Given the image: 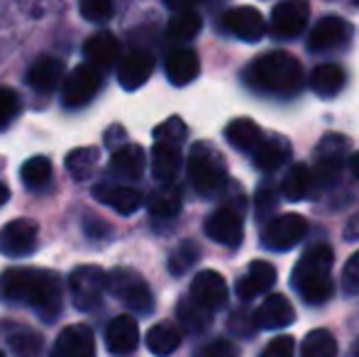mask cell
Returning <instances> with one entry per match:
<instances>
[{"label": "cell", "mask_w": 359, "mask_h": 357, "mask_svg": "<svg viewBox=\"0 0 359 357\" xmlns=\"http://www.w3.org/2000/svg\"><path fill=\"white\" fill-rule=\"evenodd\" d=\"M0 301L27 306L42 321L52 323L62 314V281L49 269H5L0 274Z\"/></svg>", "instance_id": "6da1fadb"}, {"label": "cell", "mask_w": 359, "mask_h": 357, "mask_svg": "<svg viewBox=\"0 0 359 357\" xmlns=\"http://www.w3.org/2000/svg\"><path fill=\"white\" fill-rule=\"evenodd\" d=\"M245 81L259 93L291 98L303 86V69L293 54L266 52L245 69Z\"/></svg>", "instance_id": "7a4b0ae2"}, {"label": "cell", "mask_w": 359, "mask_h": 357, "mask_svg": "<svg viewBox=\"0 0 359 357\" xmlns=\"http://www.w3.org/2000/svg\"><path fill=\"white\" fill-rule=\"evenodd\" d=\"M332 264H335V252L330 245L320 243L308 248L293 267L291 284L308 306H320L332 296V291H335L330 276Z\"/></svg>", "instance_id": "3957f363"}, {"label": "cell", "mask_w": 359, "mask_h": 357, "mask_svg": "<svg viewBox=\"0 0 359 357\" xmlns=\"http://www.w3.org/2000/svg\"><path fill=\"white\" fill-rule=\"evenodd\" d=\"M189 179L196 194L213 198V196L222 194L227 186V164L225 157L210 147L208 142H196L189 154Z\"/></svg>", "instance_id": "277c9868"}, {"label": "cell", "mask_w": 359, "mask_h": 357, "mask_svg": "<svg viewBox=\"0 0 359 357\" xmlns=\"http://www.w3.org/2000/svg\"><path fill=\"white\" fill-rule=\"evenodd\" d=\"M108 291L133 314L147 316L154 311V294L142 276L133 269L118 267L108 271Z\"/></svg>", "instance_id": "5b68a950"}, {"label": "cell", "mask_w": 359, "mask_h": 357, "mask_svg": "<svg viewBox=\"0 0 359 357\" xmlns=\"http://www.w3.org/2000/svg\"><path fill=\"white\" fill-rule=\"evenodd\" d=\"M69 289L76 309L93 311L108 291V271L100 269L98 264H81L69 276Z\"/></svg>", "instance_id": "8992f818"}, {"label": "cell", "mask_w": 359, "mask_h": 357, "mask_svg": "<svg viewBox=\"0 0 359 357\" xmlns=\"http://www.w3.org/2000/svg\"><path fill=\"white\" fill-rule=\"evenodd\" d=\"M308 233V220L298 213L274 215L262 230V245L271 252H286L293 250Z\"/></svg>", "instance_id": "52a82bcc"}, {"label": "cell", "mask_w": 359, "mask_h": 357, "mask_svg": "<svg viewBox=\"0 0 359 357\" xmlns=\"http://www.w3.org/2000/svg\"><path fill=\"white\" fill-rule=\"evenodd\" d=\"M103 86V72L90 64L76 67L62 83V100L67 108H83L98 95Z\"/></svg>", "instance_id": "ba28073f"}, {"label": "cell", "mask_w": 359, "mask_h": 357, "mask_svg": "<svg viewBox=\"0 0 359 357\" xmlns=\"http://www.w3.org/2000/svg\"><path fill=\"white\" fill-rule=\"evenodd\" d=\"M347 152H350V144H347V137L342 135H325L323 142L318 144L316 152V174L313 179H318L320 186H330L335 184V179L340 177L342 164L347 159Z\"/></svg>", "instance_id": "9c48e42d"}, {"label": "cell", "mask_w": 359, "mask_h": 357, "mask_svg": "<svg viewBox=\"0 0 359 357\" xmlns=\"http://www.w3.org/2000/svg\"><path fill=\"white\" fill-rule=\"evenodd\" d=\"M308 18H311L308 0H284L271 10L269 32L276 39H293L306 29Z\"/></svg>", "instance_id": "30bf717a"}, {"label": "cell", "mask_w": 359, "mask_h": 357, "mask_svg": "<svg viewBox=\"0 0 359 357\" xmlns=\"http://www.w3.org/2000/svg\"><path fill=\"white\" fill-rule=\"evenodd\" d=\"M37 225L27 218H15L0 228V255L25 257L37 248Z\"/></svg>", "instance_id": "8fae6325"}, {"label": "cell", "mask_w": 359, "mask_h": 357, "mask_svg": "<svg viewBox=\"0 0 359 357\" xmlns=\"http://www.w3.org/2000/svg\"><path fill=\"white\" fill-rule=\"evenodd\" d=\"M220 25L225 27V32H230L232 37L245 39V42H259L266 34V22L262 18V13L257 8H250V5L227 10L220 18Z\"/></svg>", "instance_id": "7c38bea8"}, {"label": "cell", "mask_w": 359, "mask_h": 357, "mask_svg": "<svg viewBox=\"0 0 359 357\" xmlns=\"http://www.w3.org/2000/svg\"><path fill=\"white\" fill-rule=\"evenodd\" d=\"M352 37V25L335 15H327L313 27L311 37H308V49L311 52H332L340 49L350 42Z\"/></svg>", "instance_id": "4fadbf2b"}, {"label": "cell", "mask_w": 359, "mask_h": 357, "mask_svg": "<svg viewBox=\"0 0 359 357\" xmlns=\"http://www.w3.org/2000/svg\"><path fill=\"white\" fill-rule=\"evenodd\" d=\"M205 235L213 243L225 245V248H240L242 238H245V223H242V213L235 208H220L205 220Z\"/></svg>", "instance_id": "5bb4252c"}, {"label": "cell", "mask_w": 359, "mask_h": 357, "mask_svg": "<svg viewBox=\"0 0 359 357\" xmlns=\"http://www.w3.org/2000/svg\"><path fill=\"white\" fill-rule=\"evenodd\" d=\"M64 74H67V69H64L62 59L44 54V57L34 59V62L29 64L25 81H27V86L32 90H37V93H42V95H49L64 83V79H67Z\"/></svg>", "instance_id": "9a60e30c"}, {"label": "cell", "mask_w": 359, "mask_h": 357, "mask_svg": "<svg viewBox=\"0 0 359 357\" xmlns=\"http://www.w3.org/2000/svg\"><path fill=\"white\" fill-rule=\"evenodd\" d=\"M120 52H123V49H120L118 37H115L113 32H108V29H100V32L90 34L83 44L86 64L100 69V72H108L115 64H120V59H123Z\"/></svg>", "instance_id": "2e32d148"}, {"label": "cell", "mask_w": 359, "mask_h": 357, "mask_svg": "<svg viewBox=\"0 0 359 357\" xmlns=\"http://www.w3.org/2000/svg\"><path fill=\"white\" fill-rule=\"evenodd\" d=\"M191 299L208 311H220L227 304V284L217 271L203 269L191 281Z\"/></svg>", "instance_id": "e0dca14e"}, {"label": "cell", "mask_w": 359, "mask_h": 357, "mask_svg": "<svg viewBox=\"0 0 359 357\" xmlns=\"http://www.w3.org/2000/svg\"><path fill=\"white\" fill-rule=\"evenodd\" d=\"M154 74V57L144 49H133L118 64V81L125 90L142 88Z\"/></svg>", "instance_id": "ac0fdd59"}, {"label": "cell", "mask_w": 359, "mask_h": 357, "mask_svg": "<svg viewBox=\"0 0 359 357\" xmlns=\"http://www.w3.org/2000/svg\"><path fill=\"white\" fill-rule=\"evenodd\" d=\"M52 357H95L93 330L86 323H74L59 333L52 348Z\"/></svg>", "instance_id": "d6986e66"}, {"label": "cell", "mask_w": 359, "mask_h": 357, "mask_svg": "<svg viewBox=\"0 0 359 357\" xmlns=\"http://www.w3.org/2000/svg\"><path fill=\"white\" fill-rule=\"evenodd\" d=\"M140 345V325L130 314L115 316L108 325H105V348L115 355H128L135 353Z\"/></svg>", "instance_id": "ffe728a7"}, {"label": "cell", "mask_w": 359, "mask_h": 357, "mask_svg": "<svg viewBox=\"0 0 359 357\" xmlns=\"http://www.w3.org/2000/svg\"><path fill=\"white\" fill-rule=\"evenodd\" d=\"M0 335H3L5 345L18 357H39L44 350V338L29 325L3 321L0 323Z\"/></svg>", "instance_id": "44dd1931"}, {"label": "cell", "mask_w": 359, "mask_h": 357, "mask_svg": "<svg viewBox=\"0 0 359 357\" xmlns=\"http://www.w3.org/2000/svg\"><path fill=\"white\" fill-rule=\"evenodd\" d=\"M276 281V269L271 262H266V260H255V262L247 267L245 274L237 279V296L245 301H252L257 299V296L266 294V291L274 286Z\"/></svg>", "instance_id": "7402d4cb"}, {"label": "cell", "mask_w": 359, "mask_h": 357, "mask_svg": "<svg viewBox=\"0 0 359 357\" xmlns=\"http://www.w3.org/2000/svg\"><path fill=\"white\" fill-rule=\"evenodd\" d=\"M93 198L98 203L113 208L120 215H133L142 208V194L133 186H115V184H98L93 186Z\"/></svg>", "instance_id": "603a6c76"}, {"label": "cell", "mask_w": 359, "mask_h": 357, "mask_svg": "<svg viewBox=\"0 0 359 357\" xmlns=\"http://www.w3.org/2000/svg\"><path fill=\"white\" fill-rule=\"evenodd\" d=\"M296 321V311H293L291 301L281 294H271L262 301V306L255 311V323L257 328L264 330H279L286 328Z\"/></svg>", "instance_id": "cb8c5ba5"}, {"label": "cell", "mask_w": 359, "mask_h": 357, "mask_svg": "<svg viewBox=\"0 0 359 357\" xmlns=\"http://www.w3.org/2000/svg\"><path fill=\"white\" fill-rule=\"evenodd\" d=\"M164 72H166V79H169L174 86H186V83H191L201 74L198 54H196L194 49H184V47L174 49V52L166 54Z\"/></svg>", "instance_id": "d4e9b609"}, {"label": "cell", "mask_w": 359, "mask_h": 357, "mask_svg": "<svg viewBox=\"0 0 359 357\" xmlns=\"http://www.w3.org/2000/svg\"><path fill=\"white\" fill-rule=\"evenodd\" d=\"M144 149L140 147V144H123V147H118L113 152V157H110V174L118 179H140L144 174Z\"/></svg>", "instance_id": "484cf974"}, {"label": "cell", "mask_w": 359, "mask_h": 357, "mask_svg": "<svg viewBox=\"0 0 359 357\" xmlns=\"http://www.w3.org/2000/svg\"><path fill=\"white\" fill-rule=\"evenodd\" d=\"M181 169V144L154 142L151 149V174L161 184H174L176 174Z\"/></svg>", "instance_id": "4316f807"}, {"label": "cell", "mask_w": 359, "mask_h": 357, "mask_svg": "<svg viewBox=\"0 0 359 357\" xmlns=\"http://www.w3.org/2000/svg\"><path fill=\"white\" fill-rule=\"evenodd\" d=\"M252 159H255V167L262 169V172H276L291 159V144H288V140L274 135L269 140H262V144L255 149Z\"/></svg>", "instance_id": "83f0119b"}, {"label": "cell", "mask_w": 359, "mask_h": 357, "mask_svg": "<svg viewBox=\"0 0 359 357\" xmlns=\"http://www.w3.org/2000/svg\"><path fill=\"white\" fill-rule=\"evenodd\" d=\"M181 340H184L181 328H176V325L169 323V321H161V323L151 325V328L147 330L144 343H147V350H149L151 355L169 357L181 348Z\"/></svg>", "instance_id": "f1b7e54d"}, {"label": "cell", "mask_w": 359, "mask_h": 357, "mask_svg": "<svg viewBox=\"0 0 359 357\" xmlns=\"http://www.w3.org/2000/svg\"><path fill=\"white\" fill-rule=\"evenodd\" d=\"M225 140L240 152H252L262 144V130L255 120L250 118H237L232 120L230 125L225 128Z\"/></svg>", "instance_id": "f546056e"}, {"label": "cell", "mask_w": 359, "mask_h": 357, "mask_svg": "<svg viewBox=\"0 0 359 357\" xmlns=\"http://www.w3.org/2000/svg\"><path fill=\"white\" fill-rule=\"evenodd\" d=\"M347 74L337 64H320V67L313 69L311 74V88L316 90L320 98H332L345 88Z\"/></svg>", "instance_id": "4dcf8cb0"}, {"label": "cell", "mask_w": 359, "mask_h": 357, "mask_svg": "<svg viewBox=\"0 0 359 357\" xmlns=\"http://www.w3.org/2000/svg\"><path fill=\"white\" fill-rule=\"evenodd\" d=\"M181 203H184V198H181V189L174 184H164L161 189H156L154 194L149 196V201H147L149 213L154 215V218H161V220L176 218L179 210H181Z\"/></svg>", "instance_id": "1f68e13d"}, {"label": "cell", "mask_w": 359, "mask_h": 357, "mask_svg": "<svg viewBox=\"0 0 359 357\" xmlns=\"http://www.w3.org/2000/svg\"><path fill=\"white\" fill-rule=\"evenodd\" d=\"M176 316H179L181 325H184L186 330H191V333H203V330H208L210 323H213V311L196 304L191 296L176 306Z\"/></svg>", "instance_id": "d6a6232c"}, {"label": "cell", "mask_w": 359, "mask_h": 357, "mask_svg": "<svg viewBox=\"0 0 359 357\" xmlns=\"http://www.w3.org/2000/svg\"><path fill=\"white\" fill-rule=\"evenodd\" d=\"M298 357H337V340L327 328H318L303 338Z\"/></svg>", "instance_id": "836d02e7"}, {"label": "cell", "mask_w": 359, "mask_h": 357, "mask_svg": "<svg viewBox=\"0 0 359 357\" xmlns=\"http://www.w3.org/2000/svg\"><path fill=\"white\" fill-rule=\"evenodd\" d=\"M313 174L306 164H293L286 172L284 181H281V196L286 201H303L311 191Z\"/></svg>", "instance_id": "e575fe53"}, {"label": "cell", "mask_w": 359, "mask_h": 357, "mask_svg": "<svg viewBox=\"0 0 359 357\" xmlns=\"http://www.w3.org/2000/svg\"><path fill=\"white\" fill-rule=\"evenodd\" d=\"M201 29H203V20H201V15L194 13V10L174 13L169 25H166V34H169L171 39H176V42H189Z\"/></svg>", "instance_id": "d590c367"}, {"label": "cell", "mask_w": 359, "mask_h": 357, "mask_svg": "<svg viewBox=\"0 0 359 357\" xmlns=\"http://www.w3.org/2000/svg\"><path fill=\"white\" fill-rule=\"evenodd\" d=\"M67 172L76 181H86L98 167V149L95 147H76L74 152L67 154Z\"/></svg>", "instance_id": "8d00e7d4"}, {"label": "cell", "mask_w": 359, "mask_h": 357, "mask_svg": "<svg viewBox=\"0 0 359 357\" xmlns=\"http://www.w3.org/2000/svg\"><path fill=\"white\" fill-rule=\"evenodd\" d=\"M20 177L27 189H44L52 181V162L47 157H32L20 167Z\"/></svg>", "instance_id": "74e56055"}, {"label": "cell", "mask_w": 359, "mask_h": 357, "mask_svg": "<svg viewBox=\"0 0 359 357\" xmlns=\"http://www.w3.org/2000/svg\"><path fill=\"white\" fill-rule=\"evenodd\" d=\"M201 257V250L196 243H191V240H186V243H181L179 248L171 252L169 257V269L174 271V274H184V271H189L191 267L196 264V260Z\"/></svg>", "instance_id": "f35d334b"}, {"label": "cell", "mask_w": 359, "mask_h": 357, "mask_svg": "<svg viewBox=\"0 0 359 357\" xmlns=\"http://www.w3.org/2000/svg\"><path fill=\"white\" fill-rule=\"evenodd\" d=\"M79 13L88 22H108L115 15V0H79Z\"/></svg>", "instance_id": "ab89813d"}, {"label": "cell", "mask_w": 359, "mask_h": 357, "mask_svg": "<svg viewBox=\"0 0 359 357\" xmlns=\"http://www.w3.org/2000/svg\"><path fill=\"white\" fill-rule=\"evenodd\" d=\"M189 137V128L181 118H169L161 125L154 128V140L156 142H169V144H184V140Z\"/></svg>", "instance_id": "60d3db41"}, {"label": "cell", "mask_w": 359, "mask_h": 357, "mask_svg": "<svg viewBox=\"0 0 359 357\" xmlns=\"http://www.w3.org/2000/svg\"><path fill=\"white\" fill-rule=\"evenodd\" d=\"M20 115V95L13 88L0 86V130L10 128Z\"/></svg>", "instance_id": "b9f144b4"}, {"label": "cell", "mask_w": 359, "mask_h": 357, "mask_svg": "<svg viewBox=\"0 0 359 357\" xmlns=\"http://www.w3.org/2000/svg\"><path fill=\"white\" fill-rule=\"evenodd\" d=\"M196 357H240V350H237V345L232 340L220 338V340H210L203 348L196 350Z\"/></svg>", "instance_id": "7bdbcfd3"}, {"label": "cell", "mask_w": 359, "mask_h": 357, "mask_svg": "<svg viewBox=\"0 0 359 357\" xmlns=\"http://www.w3.org/2000/svg\"><path fill=\"white\" fill-rule=\"evenodd\" d=\"M342 291L350 296L359 294V250L342 267Z\"/></svg>", "instance_id": "ee69618b"}, {"label": "cell", "mask_w": 359, "mask_h": 357, "mask_svg": "<svg viewBox=\"0 0 359 357\" xmlns=\"http://www.w3.org/2000/svg\"><path fill=\"white\" fill-rule=\"evenodd\" d=\"M262 357H296V340L291 335H276L274 340H269Z\"/></svg>", "instance_id": "f6af8a7d"}, {"label": "cell", "mask_w": 359, "mask_h": 357, "mask_svg": "<svg viewBox=\"0 0 359 357\" xmlns=\"http://www.w3.org/2000/svg\"><path fill=\"white\" fill-rule=\"evenodd\" d=\"M230 330L232 333H242L245 338H250L252 335V330L257 328V323H255V316H250L247 311H235V314L230 316Z\"/></svg>", "instance_id": "bcb514c9"}, {"label": "cell", "mask_w": 359, "mask_h": 357, "mask_svg": "<svg viewBox=\"0 0 359 357\" xmlns=\"http://www.w3.org/2000/svg\"><path fill=\"white\" fill-rule=\"evenodd\" d=\"M276 206V196L274 191L269 189H262L259 194H257V210H259V215H266L271 208Z\"/></svg>", "instance_id": "7dc6e473"}, {"label": "cell", "mask_w": 359, "mask_h": 357, "mask_svg": "<svg viewBox=\"0 0 359 357\" xmlns=\"http://www.w3.org/2000/svg\"><path fill=\"white\" fill-rule=\"evenodd\" d=\"M166 8L174 10V13H186V10H194L196 5L205 3V0H164Z\"/></svg>", "instance_id": "c3c4849f"}, {"label": "cell", "mask_w": 359, "mask_h": 357, "mask_svg": "<svg viewBox=\"0 0 359 357\" xmlns=\"http://www.w3.org/2000/svg\"><path fill=\"white\" fill-rule=\"evenodd\" d=\"M350 169H352V174H355V179L359 181V152H355L350 157Z\"/></svg>", "instance_id": "681fc988"}, {"label": "cell", "mask_w": 359, "mask_h": 357, "mask_svg": "<svg viewBox=\"0 0 359 357\" xmlns=\"http://www.w3.org/2000/svg\"><path fill=\"white\" fill-rule=\"evenodd\" d=\"M8 198H10V191H8V186H5V184H0V206H3Z\"/></svg>", "instance_id": "f907efd6"}, {"label": "cell", "mask_w": 359, "mask_h": 357, "mask_svg": "<svg viewBox=\"0 0 359 357\" xmlns=\"http://www.w3.org/2000/svg\"><path fill=\"white\" fill-rule=\"evenodd\" d=\"M355 355H357V357H359V345H357V350H355Z\"/></svg>", "instance_id": "816d5d0a"}, {"label": "cell", "mask_w": 359, "mask_h": 357, "mask_svg": "<svg viewBox=\"0 0 359 357\" xmlns=\"http://www.w3.org/2000/svg\"><path fill=\"white\" fill-rule=\"evenodd\" d=\"M0 357H5V355H3V353H0Z\"/></svg>", "instance_id": "f5cc1de1"}, {"label": "cell", "mask_w": 359, "mask_h": 357, "mask_svg": "<svg viewBox=\"0 0 359 357\" xmlns=\"http://www.w3.org/2000/svg\"><path fill=\"white\" fill-rule=\"evenodd\" d=\"M357 5H359V0H357Z\"/></svg>", "instance_id": "db71d44e"}]
</instances>
